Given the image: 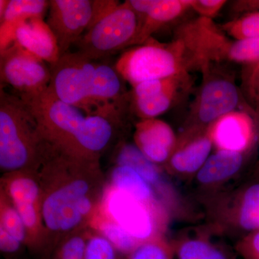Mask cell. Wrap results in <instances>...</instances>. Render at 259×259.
I'll return each instance as SVG.
<instances>
[{"label": "cell", "mask_w": 259, "mask_h": 259, "mask_svg": "<svg viewBox=\"0 0 259 259\" xmlns=\"http://www.w3.org/2000/svg\"><path fill=\"white\" fill-rule=\"evenodd\" d=\"M210 67L203 72L204 82L185 128L207 129L220 117L236 111L240 105L241 95L233 79L211 72Z\"/></svg>", "instance_id": "cell-9"}, {"label": "cell", "mask_w": 259, "mask_h": 259, "mask_svg": "<svg viewBox=\"0 0 259 259\" xmlns=\"http://www.w3.org/2000/svg\"><path fill=\"white\" fill-rule=\"evenodd\" d=\"M212 147L207 129L185 128L177 137L165 168L177 178L192 180L210 156Z\"/></svg>", "instance_id": "cell-13"}, {"label": "cell", "mask_w": 259, "mask_h": 259, "mask_svg": "<svg viewBox=\"0 0 259 259\" xmlns=\"http://www.w3.org/2000/svg\"><path fill=\"white\" fill-rule=\"evenodd\" d=\"M259 69V61L258 62L255 63V64H253V67L252 68L251 70H250V71H255V70Z\"/></svg>", "instance_id": "cell-38"}, {"label": "cell", "mask_w": 259, "mask_h": 259, "mask_svg": "<svg viewBox=\"0 0 259 259\" xmlns=\"http://www.w3.org/2000/svg\"><path fill=\"white\" fill-rule=\"evenodd\" d=\"M0 228L22 243H29L28 233L23 220L3 190L0 194Z\"/></svg>", "instance_id": "cell-25"}, {"label": "cell", "mask_w": 259, "mask_h": 259, "mask_svg": "<svg viewBox=\"0 0 259 259\" xmlns=\"http://www.w3.org/2000/svg\"><path fill=\"white\" fill-rule=\"evenodd\" d=\"M8 3H9V0H0V18H2L4 15Z\"/></svg>", "instance_id": "cell-37"}, {"label": "cell", "mask_w": 259, "mask_h": 259, "mask_svg": "<svg viewBox=\"0 0 259 259\" xmlns=\"http://www.w3.org/2000/svg\"><path fill=\"white\" fill-rule=\"evenodd\" d=\"M246 153L216 151L209 156L192 180L202 202L222 192L228 182L239 176L245 164Z\"/></svg>", "instance_id": "cell-15"}, {"label": "cell", "mask_w": 259, "mask_h": 259, "mask_svg": "<svg viewBox=\"0 0 259 259\" xmlns=\"http://www.w3.org/2000/svg\"><path fill=\"white\" fill-rule=\"evenodd\" d=\"M139 26V15L128 3L115 1L94 20L74 45L81 55L100 60L132 45Z\"/></svg>", "instance_id": "cell-5"}, {"label": "cell", "mask_w": 259, "mask_h": 259, "mask_svg": "<svg viewBox=\"0 0 259 259\" xmlns=\"http://www.w3.org/2000/svg\"><path fill=\"white\" fill-rule=\"evenodd\" d=\"M123 80L115 66L97 61L90 90V101L95 111L107 105L127 102Z\"/></svg>", "instance_id": "cell-18"}, {"label": "cell", "mask_w": 259, "mask_h": 259, "mask_svg": "<svg viewBox=\"0 0 259 259\" xmlns=\"http://www.w3.org/2000/svg\"><path fill=\"white\" fill-rule=\"evenodd\" d=\"M97 61L90 60L79 52H67L50 65L49 90L59 100L93 114L90 90Z\"/></svg>", "instance_id": "cell-7"}, {"label": "cell", "mask_w": 259, "mask_h": 259, "mask_svg": "<svg viewBox=\"0 0 259 259\" xmlns=\"http://www.w3.org/2000/svg\"><path fill=\"white\" fill-rule=\"evenodd\" d=\"M226 3L227 1L224 0H192L191 8L202 18L212 20Z\"/></svg>", "instance_id": "cell-32"}, {"label": "cell", "mask_w": 259, "mask_h": 259, "mask_svg": "<svg viewBox=\"0 0 259 259\" xmlns=\"http://www.w3.org/2000/svg\"><path fill=\"white\" fill-rule=\"evenodd\" d=\"M117 165L127 166L139 173L153 187L156 194L168 197L170 202H175L173 189L168 187L163 179L162 171L156 163L150 161L136 145L123 144L118 148L116 155Z\"/></svg>", "instance_id": "cell-19"}, {"label": "cell", "mask_w": 259, "mask_h": 259, "mask_svg": "<svg viewBox=\"0 0 259 259\" xmlns=\"http://www.w3.org/2000/svg\"><path fill=\"white\" fill-rule=\"evenodd\" d=\"M192 0H156L147 14L140 18L139 32L132 45H143L161 27L180 18L190 9Z\"/></svg>", "instance_id": "cell-21"}, {"label": "cell", "mask_w": 259, "mask_h": 259, "mask_svg": "<svg viewBox=\"0 0 259 259\" xmlns=\"http://www.w3.org/2000/svg\"><path fill=\"white\" fill-rule=\"evenodd\" d=\"M250 181H255V182H259V158L258 161L255 163L254 168L253 169Z\"/></svg>", "instance_id": "cell-36"}, {"label": "cell", "mask_w": 259, "mask_h": 259, "mask_svg": "<svg viewBox=\"0 0 259 259\" xmlns=\"http://www.w3.org/2000/svg\"><path fill=\"white\" fill-rule=\"evenodd\" d=\"M89 226L106 238L116 250L126 254H131L142 243L109 218L100 207L90 220Z\"/></svg>", "instance_id": "cell-23"}, {"label": "cell", "mask_w": 259, "mask_h": 259, "mask_svg": "<svg viewBox=\"0 0 259 259\" xmlns=\"http://www.w3.org/2000/svg\"><path fill=\"white\" fill-rule=\"evenodd\" d=\"M190 85L189 73L138 83L133 87V109L141 120L156 118L171 108Z\"/></svg>", "instance_id": "cell-12"}, {"label": "cell", "mask_w": 259, "mask_h": 259, "mask_svg": "<svg viewBox=\"0 0 259 259\" xmlns=\"http://www.w3.org/2000/svg\"><path fill=\"white\" fill-rule=\"evenodd\" d=\"M88 233H76L68 238L61 246L60 259H85Z\"/></svg>", "instance_id": "cell-30"}, {"label": "cell", "mask_w": 259, "mask_h": 259, "mask_svg": "<svg viewBox=\"0 0 259 259\" xmlns=\"http://www.w3.org/2000/svg\"><path fill=\"white\" fill-rule=\"evenodd\" d=\"M222 28L236 40L259 37V11L248 13L238 20L228 22Z\"/></svg>", "instance_id": "cell-27"}, {"label": "cell", "mask_w": 259, "mask_h": 259, "mask_svg": "<svg viewBox=\"0 0 259 259\" xmlns=\"http://www.w3.org/2000/svg\"><path fill=\"white\" fill-rule=\"evenodd\" d=\"M21 242L0 228V249L5 253H14L20 248Z\"/></svg>", "instance_id": "cell-33"}, {"label": "cell", "mask_w": 259, "mask_h": 259, "mask_svg": "<svg viewBox=\"0 0 259 259\" xmlns=\"http://www.w3.org/2000/svg\"><path fill=\"white\" fill-rule=\"evenodd\" d=\"M234 9L238 12L251 11V13L258 12L259 0L236 2L235 3Z\"/></svg>", "instance_id": "cell-35"}, {"label": "cell", "mask_w": 259, "mask_h": 259, "mask_svg": "<svg viewBox=\"0 0 259 259\" xmlns=\"http://www.w3.org/2000/svg\"><path fill=\"white\" fill-rule=\"evenodd\" d=\"M49 8L47 0H9L0 24L18 29L19 25L31 18H42Z\"/></svg>", "instance_id": "cell-24"}, {"label": "cell", "mask_w": 259, "mask_h": 259, "mask_svg": "<svg viewBox=\"0 0 259 259\" xmlns=\"http://www.w3.org/2000/svg\"><path fill=\"white\" fill-rule=\"evenodd\" d=\"M236 250L243 259H259V230L239 238Z\"/></svg>", "instance_id": "cell-31"}, {"label": "cell", "mask_w": 259, "mask_h": 259, "mask_svg": "<svg viewBox=\"0 0 259 259\" xmlns=\"http://www.w3.org/2000/svg\"><path fill=\"white\" fill-rule=\"evenodd\" d=\"M248 85L250 95L255 99V101L259 100V69L255 71H250Z\"/></svg>", "instance_id": "cell-34"}, {"label": "cell", "mask_w": 259, "mask_h": 259, "mask_svg": "<svg viewBox=\"0 0 259 259\" xmlns=\"http://www.w3.org/2000/svg\"><path fill=\"white\" fill-rule=\"evenodd\" d=\"M110 186L122 191L156 210L167 212V207L158 198L152 187L132 168L117 165L110 177Z\"/></svg>", "instance_id": "cell-22"}, {"label": "cell", "mask_w": 259, "mask_h": 259, "mask_svg": "<svg viewBox=\"0 0 259 259\" xmlns=\"http://www.w3.org/2000/svg\"><path fill=\"white\" fill-rule=\"evenodd\" d=\"M15 42L50 65L60 58L55 35L42 18L29 19L20 24Z\"/></svg>", "instance_id": "cell-17"}, {"label": "cell", "mask_w": 259, "mask_h": 259, "mask_svg": "<svg viewBox=\"0 0 259 259\" xmlns=\"http://www.w3.org/2000/svg\"><path fill=\"white\" fill-rule=\"evenodd\" d=\"M0 80L20 98L34 96L49 88L50 66L14 42L0 52Z\"/></svg>", "instance_id": "cell-8"}, {"label": "cell", "mask_w": 259, "mask_h": 259, "mask_svg": "<svg viewBox=\"0 0 259 259\" xmlns=\"http://www.w3.org/2000/svg\"><path fill=\"white\" fill-rule=\"evenodd\" d=\"M208 61L190 34L179 28L168 44L148 40L124 52L115 64L122 79L132 87L148 80L162 79L203 70Z\"/></svg>", "instance_id": "cell-2"}, {"label": "cell", "mask_w": 259, "mask_h": 259, "mask_svg": "<svg viewBox=\"0 0 259 259\" xmlns=\"http://www.w3.org/2000/svg\"><path fill=\"white\" fill-rule=\"evenodd\" d=\"M35 173L47 234L69 233L89 224L105 190L99 160L71 157L49 147Z\"/></svg>", "instance_id": "cell-1"}, {"label": "cell", "mask_w": 259, "mask_h": 259, "mask_svg": "<svg viewBox=\"0 0 259 259\" xmlns=\"http://www.w3.org/2000/svg\"><path fill=\"white\" fill-rule=\"evenodd\" d=\"M208 224L214 235L242 237L259 230V182L250 181L238 188L222 191L203 202Z\"/></svg>", "instance_id": "cell-4"}, {"label": "cell", "mask_w": 259, "mask_h": 259, "mask_svg": "<svg viewBox=\"0 0 259 259\" xmlns=\"http://www.w3.org/2000/svg\"><path fill=\"white\" fill-rule=\"evenodd\" d=\"M216 151L248 153L256 139V127L251 116L233 111L220 117L207 128Z\"/></svg>", "instance_id": "cell-14"}, {"label": "cell", "mask_w": 259, "mask_h": 259, "mask_svg": "<svg viewBox=\"0 0 259 259\" xmlns=\"http://www.w3.org/2000/svg\"><path fill=\"white\" fill-rule=\"evenodd\" d=\"M115 248L98 233L88 235L85 259H116Z\"/></svg>", "instance_id": "cell-29"}, {"label": "cell", "mask_w": 259, "mask_h": 259, "mask_svg": "<svg viewBox=\"0 0 259 259\" xmlns=\"http://www.w3.org/2000/svg\"><path fill=\"white\" fill-rule=\"evenodd\" d=\"M96 1L51 0L47 23L54 32L60 56L69 52L90 28L95 15Z\"/></svg>", "instance_id": "cell-11"}, {"label": "cell", "mask_w": 259, "mask_h": 259, "mask_svg": "<svg viewBox=\"0 0 259 259\" xmlns=\"http://www.w3.org/2000/svg\"><path fill=\"white\" fill-rule=\"evenodd\" d=\"M134 139L143 154L158 165H164L168 161L177 142V136L171 126L156 118L138 122Z\"/></svg>", "instance_id": "cell-16"}, {"label": "cell", "mask_w": 259, "mask_h": 259, "mask_svg": "<svg viewBox=\"0 0 259 259\" xmlns=\"http://www.w3.org/2000/svg\"><path fill=\"white\" fill-rule=\"evenodd\" d=\"M175 255L173 241H168L162 235L143 242L129 254L128 259H173Z\"/></svg>", "instance_id": "cell-26"}, {"label": "cell", "mask_w": 259, "mask_h": 259, "mask_svg": "<svg viewBox=\"0 0 259 259\" xmlns=\"http://www.w3.org/2000/svg\"><path fill=\"white\" fill-rule=\"evenodd\" d=\"M257 102V103H258V109H259V100L258 101H256Z\"/></svg>", "instance_id": "cell-39"}, {"label": "cell", "mask_w": 259, "mask_h": 259, "mask_svg": "<svg viewBox=\"0 0 259 259\" xmlns=\"http://www.w3.org/2000/svg\"><path fill=\"white\" fill-rule=\"evenodd\" d=\"M228 60L239 63L259 61V37L241 39L232 42L228 52Z\"/></svg>", "instance_id": "cell-28"}, {"label": "cell", "mask_w": 259, "mask_h": 259, "mask_svg": "<svg viewBox=\"0 0 259 259\" xmlns=\"http://www.w3.org/2000/svg\"><path fill=\"white\" fill-rule=\"evenodd\" d=\"M1 190L9 198L23 220L29 243H37L47 236L42 216L41 191L34 171L5 174Z\"/></svg>", "instance_id": "cell-10"}, {"label": "cell", "mask_w": 259, "mask_h": 259, "mask_svg": "<svg viewBox=\"0 0 259 259\" xmlns=\"http://www.w3.org/2000/svg\"><path fill=\"white\" fill-rule=\"evenodd\" d=\"M47 151L37 121L15 94L0 90V168L5 174L35 171Z\"/></svg>", "instance_id": "cell-3"}, {"label": "cell", "mask_w": 259, "mask_h": 259, "mask_svg": "<svg viewBox=\"0 0 259 259\" xmlns=\"http://www.w3.org/2000/svg\"><path fill=\"white\" fill-rule=\"evenodd\" d=\"M212 234L204 228L181 236L173 241L175 255L178 259H236L223 245L213 241Z\"/></svg>", "instance_id": "cell-20"}, {"label": "cell", "mask_w": 259, "mask_h": 259, "mask_svg": "<svg viewBox=\"0 0 259 259\" xmlns=\"http://www.w3.org/2000/svg\"><path fill=\"white\" fill-rule=\"evenodd\" d=\"M100 209L140 242L163 235L168 212L156 210L110 185L105 187Z\"/></svg>", "instance_id": "cell-6"}]
</instances>
